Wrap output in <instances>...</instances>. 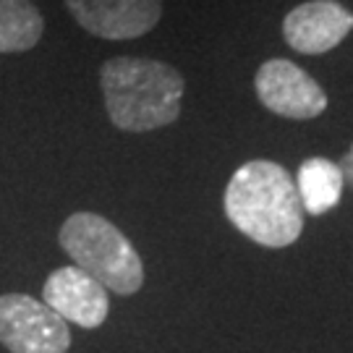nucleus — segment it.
Wrapping results in <instances>:
<instances>
[{"label":"nucleus","mask_w":353,"mask_h":353,"mask_svg":"<svg viewBox=\"0 0 353 353\" xmlns=\"http://www.w3.org/2000/svg\"><path fill=\"white\" fill-rule=\"evenodd\" d=\"M228 220L246 239L267 249L296 243L303 230V207L296 181L272 160H249L228 181L223 194Z\"/></svg>","instance_id":"1"},{"label":"nucleus","mask_w":353,"mask_h":353,"mask_svg":"<svg viewBox=\"0 0 353 353\" xmlns=\"http://www.w3.org/2000/svg\"><path fill=\"white\" fill-rule=\"evenodd\" d=\"M110 123L118 131L144 134L170 126L181 115L186 81L173 65L152 58H110L100 68Z\"/></svg>","instance_id":"2"},{"label":"nucleus","mask_w":353,"mask_h":353,"mask_svg":"<svg viewBox=\"0 0 353 353\" xmlns=\"http://www.w3.org/2000/svg\"><path fill=\"white\" fill-rule=\"evenodd\" d=\"M58 243L76 267L118 296H131L144 285V265L134 243L97 212H74L58 233Z\"/></svg>","instance_id":"3"},{"label":"nucleus","mask_w":353,"mask_h":353,"mask_svg":"<svg viewBox=\"0 0 353 353\" xmlns=\"http://www.w3.org/2000/svg\"><path fill=\"white\" fill-rule=\"evenodd\" d=\"M0 343L11 353H65L71 348V330L45 301L26 293H3Z\"/></svg>","instance_id":"4"},{"label":"nucleus","mask_w":353,"mask_h":353,"mask_svg":"<svg viewBox=\"0 0 353 353\" xmlns=\"http://www.w3.org/2000/svg\"><path fill=\"white\" fill-rule=\"evenodd\" d=\"M254 87H256V97L267 110L283 118L309 121V118L322 115L327 108L325 89L301 65L283 61V58H272L259 65Z\"/></svg>","instance_id":"5"},{"label":"nucleus","mask_w":353,"mask_h":353,"mask_svg":"<svg viewBox=\"0 0 353 353\" xmlns=\"http://www.w3.org/2000/svg\"><path fill=\"white\" fill-rule=\"evenodd\" d=\"M76 24L102 39H137L163 16V0H65Z\"/></svg>","instance_id":"6"},{"label":"nucleus","mask_w":353,"mask_h":353,"mask_svg":"<svg viewBox=\"0 0 353 353\" xmlns=\"http://www.w3.org/2000/svg\"><path fill=\"white\" fill-rule=\"evenodd\" d=\"M42 301L61 319L87 330L100 327L110 312L108 288L76 265L58 267L50 272L42 285Z\"/></svg>","instance_id":"7"},{"label":"nucleus","mask_w":353,"mask_h":353,"mask_svg":"<svg viewBox=\"0 0 353 353\" xmlns=\"http://www.w3.org/2000/svg\"><path fill=\"white\" fill-rule=\"evenodd\" d=\"M353 29V13L338 0H309L283 21V37L296 52L322 55L338 48Z\"/></svg>","instance_id":"8"},{"label":"nucleus","mask_w":353,"mask_h":353,"mask_svg":"<svg viewBox=\"0 0 353 353\" xmlns=\"http://www.w3.org/2000/svg\"><path fill=\"white\" fill-rule=\"evenodd\" d=\"M343 183L345 178H343L341 165H335L327 157L303 160L296 173V191H299L303 212L314 214V217L330 212L341 202Z\"/></svg>","instance_id":"9"},{"label":"nucleus","mask_w":353,"mask_h":353,"mask_svg":"<svg viewBox=\"0 0 353 353\" xmlns=\"http://www.w3.org/2000/svg\"><path fill=\"white\" fill-rule=\"evenodd\" d=\"M45 19L34 0H0V52H26L42 39Z\"/></svg>","instance_id":"10"},{"label":"nucleus","mask_w":353,"mask_h":353,"mask_svg":"<svg viewBox=\"0 0 353 353\" xmlns=\"http://www.w3.org/2000/svg\"><path fill=\"white\" fill-rule=\"evenodd\" d=\"M341 170H343V178H345V183H351V189H353V144H351V150L343 154Z\"/></svg>","instance_id":"11"}]
</instances>
